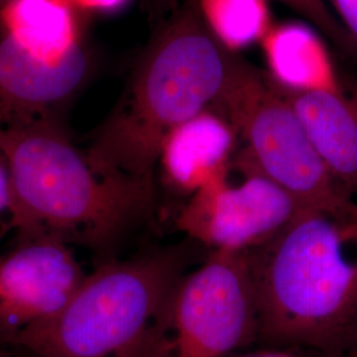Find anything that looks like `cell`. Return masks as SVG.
<instances>
[{"instance_id":"cell-1","label":"cell","mask_w":357,"mask_h":357,"mask_svg":"<svg viewBox=\"0 0 357 357\" xmlns=\"http://www.w3.org/2000/svg\"><path fill=\"white\" fill-rule=\"evenodd\" d=\"M258 333L278 344L340 348L357 340V203L302 206L248 253Z\"/></svg>"},{"instance_id":"cell-2","label":"cell","mask_w":357,"mask_h":357,"mask_svg":"<svg viewBox=\"0 0 357 357\" xmlns=\"http://www.w3.org/2000/svg\"><path fill=\"white\" fill-rule=\"evenodd\" d=\"M16 202L13 240L47 237L105 250L149 216L155 184L97 165L61 122L0 131Z\"/></svg>"},{"instance_id":"cell-3","label":"cell","mask_w":357,"mask_h":357,"mask_svg":"<svg viewBox=\"0 0 357 357\" xmlns=\"http://www.w3.org/2000/svg\"><path fill=\"white\" fill-rule=\"evenodd\" d=\"M230 56L204 26L196 1L175 15L150 43L121 98L90 138L100 166L155 184L167 137L212 109L228 76Z\"/></svg>"},{"instance_id":"cell-4","label":"cell","mask_w":357,"mask_h":357,"mask_svg":"<svg viewBox=\"0 0 357 357\" xmlns=\"http://www.w3.org/2000/svg\"><path fill=\"white\" fill-rule=\"evenodd\" d=\"M181 275L178 257L168 252L107 261L17 349L31 357H144Z\"/></svg>"},{"instance_id":"cell-5","label":"cell","mask_w":357,"mask_h":357,"mask_svg":"<svg viewBox=\"0 0 357 357\" xmlns=\"http://www.w3.org/2000/svg\"><path fill=\"white\" fill-rule=\"evenodd\" d=\"M234 128L243 159L293 195L302 206L347 196L339 190L293 106L265 73L234 53L213 107Z\"/></svg>"},{"instance_id":"cell-6","label":"cell","mask_w":357,"mask_h":357,"mask_svg":"<svg viewBox=\"0 0 357 357\" xmlns=\"http://www.w3.org/2000/svg\"><path fill=\"white\" fill-rule=\"evenodd\" d=\"M258 333L249 257L213 253L181 275L144 357H230Z\"/></svg>"},{"instance_id":"cell-7","label":"cell","mask_w":357,"mask_h":357,"mask_svg":"<svg viewBox=\"0 0 357 357\" xmlns=\"http://www.w3.org/2000/svg\"><path fill=\"white\" fill-rule=\"evenodd\" d=\"M240 176L227 178L187 199L175 225L213 253L246 255L274 238L302 205L281 185L248 163L234 159Z\"/></svg>"},{"instance_id":"cell-8","label":"cell","mask_w":357,"mask_h":357,"mask_svg":"<svg viewBox=\"0 0 357 357\" xmlns=\"http://www.w3.org/2000/svg\"><path fill=\"white\" fill-rule=\"evenodd\" d=\"M90 70L84 41L53 45L28 36L0 13V131L61 122Z\"/></svg>"},{"instance_id":"cell-9","label":"cell","mask_w":357,"mask_h":357,"mask_svg":"<svg viewBox=\"0 0 357 357\" xmlns=\"http://www.w3.org/2000/svg\"><path fill=\"white\" fill-rule=\"evenodd\" d=\"M86 275L68 243L13 240L0 253V343L17 348L64 308Z\"/></svg>"},{"instance_id":"cell-10","label":"cell","mask_w":357,"mask_h":357,"mask_svg":"<svg viewBox=\"0 0 357 357\" xmlns=\"http://www.w3.org/2000/svg\"><path fill=\"white\" fill-rule=\"evenodd\" d=\"M240 138L229 121L208 109L175 128L158 156L159 176L169 191L187 199L229 175Z\"/></svg>"},{"instance_id":"cell-11","label":"cell","mask_w":357,"mask_h":357,"mask_svg":"<svg viewBox=\"0 0 357 357\" xmlns=\"http://www.w3.org/2000/svg\"><path fill=\"white\" fill-rule=\"evenodd\" d=\"M278 89L293 106L339 190L351 196L357 191V96L344 88L310 93Z\"/></svg>"},{"instance_id":"cell-12","label":"cell","mask_w":357,"mask_h":357,"mask_svg":"<svg viewBox=\"0 0 357 357\" xmlns=\"http://www.w3.org/2000/svg\"><path fill=\"white\" fill-rule=\"evenodd\" d=\"M261 45L268 77L278 88L293 93L343 88L330 52L311 26L273 24Z\"/></svg>"},{"instance_id":"cell-13","label":"cell","mask_w":357,"mask_h":357,"mask_svg":"<svg viewBox=\"0 0 357 357\" xmlns=\"http://www.w3.org/2000/svg\"><path fill=\"white\" fill-rule=\"evenodd\" d=\"M196 6L206 29L230 53L261 43L274 24L268 0H196Z\"/></svg>"},{"instance_id":"cell-14","label":"cell","mask_w":357,"mask_h":357,"mask_svg":"<svg viewBox=\"0 0 357 357\" xmlns=\"http://www.w3.org/2000/svg\"><path fill=\"white\" fill-rule=\"evenodd\" d=\"M302 15L307 20L321 31L327 38H332L339 47L347 50L356 48L357 43L348 33L339 17L333 13L326 0H278Z\"/></svg>"},{"instance_id":"cell-15","label":"cell","mask_w":357,"mask_h":357,"mask_svg":"<svg viewBox=\"0 0 357 357\" xmlns=\"http://www.w3.org/2000/svg\"><path fill=\"white\" fill-rule=\"evenodd\" d=\"M16 233V202L7 158L0 147V246Z\"/></svg>"},{"instance_id":"cell-16","label":"cell","mask_w":357,"mask_h":357,"mask_svg":"<svg viewBox=\"0 0 357 357\" xmlns=\"http://www.w3.org/2000/svg\"><path fill=\"white\" fill-rule=\"evenodd\" d=\"M336 16L357 43V0H330Z\"/></svg>"},{"instance_id":"cell-17","label":"cell","mask_w":357,"mask_h":357,"mask_svg":"<svg viewBox=\"0 0 357 357\" xmlns=\"http://www.w3.org/2000/svg\"><path fill=\"white\" fill-rule=\"evenodd\" d=\"M255 357H298L287 352H281V351H258L255 352Z\"/></svg>"},{"instance_id":"cell-18","label":"cell","mask_w":357,"mask_h":357,"mask_svg":"<svg viewBox=\"0 0 357 357\" xmlns=\"http://www.w3.org/2000/svg\"><path fill=\"white\" fill-rule=\"evenodd\" d=\"M1 343H0V357H6V354L3 352V349H1Z\"/></svg>"},{"instance_id":"cell-19","label":"cell","mask_w":357,"mask_h":357,"mask_svg":"<svg viewBox=\"0 0 357 357\" xmlns=\"http://www.w3.org/2000/svg\"><path fill=\"white\" fill-rule=\"evenodd\" d=\"M7 1H8V0H0V6L4 4V3H7Z\"/></svg>"},{"instance_id":"cell-20","label":"cell","mask_w":357,"mask_h":357,"mask_svg":"<svg viewBox=\"0 0 357 357\" xmlns=\"http://www.w3.org/2000/svg\"><path fill=\"white\" fill-rule=\"evenodd\" d=\"M29 357H31V356H29Z\"/></svg>"}]
</instances>
